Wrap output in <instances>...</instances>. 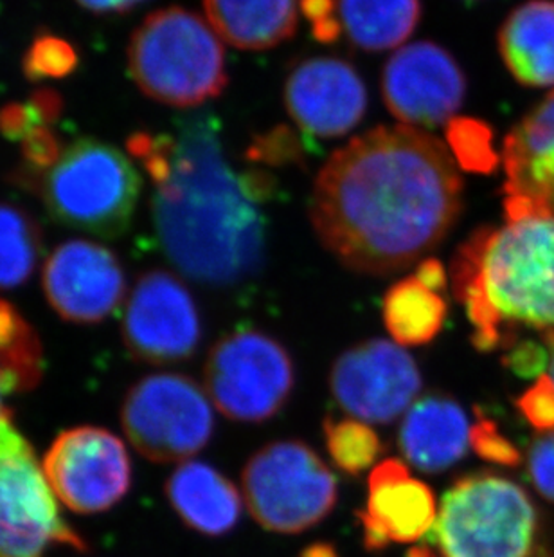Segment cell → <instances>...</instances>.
Returning a JSON list of instances; mask_svg holds the SVG:
<instances>
[{
	"instance_id": "6da1fadb",
	"label": "cell",
	"mask_w": 554,
	"mask_h": 557,
	"mask_svg": "<svg viewBox=\"0 0 554 557\" xmlns=\"http://www.w3.org/2000/svg\"><path fill=\"white\" fill-rule=\"evenodd\" d=\"M459 164L416 126H377L331 153L310 197L320 244L353 273L389 276L440 248L463 213Z\"/></svg>"
},
{
	"instance_id": "7a4b0ae2",
	"label": "cell",
	"mask_w": 554,
	"mask_h": 557,
	"mask_svg": "<svg viewBox=\"0 0 554 557\" xmlns=\"http://www.w3.org/2000/svg\"><path fill=\"white\" fill-rule=\"evenodd\" d=\"M126 147L155 186V232L186 278L225 289L262 271L265 206L276 197L277 181L262 169H236L215 114L182 117L173 134L136 132Z\"/></svg>"
},
{
	"instance_id": "3957f363",
	"label": "cell",
	"mask_w": 554,
	"mask_h": 557,
	"mask_svg": "<svg viewBox=\"0 0 554 557\" xmlns=\"http://www.w3.org/2000/svg\"><path fill=\"white\" fill-rule=\"evenodd\" d=\"M450 271L481 352L512 347L518 326L554 329V216L479 227Z\"/></svg>"
},
{
	"instance_id": "277c9868",
	"label": "cell",
	"mask_w": 554,
	"mask_h": 557,
	"mask_svg": "<svg viewBox=\"0 0 554 557\" xmlns=\"http://www.w3.org/2000/svg\"><path fill=\"white\" fill-rule=\"evenodd\" d=\"M128 71L142 95L177 109H194L229 85L224 44L210 22L186 8L148 15L128 44Z\"/></svg>"
},
{
	"instance_id": "5b68a950",
	"label": "cell",
	"mask_w": 554,
	"mask_h": 557,
	"mask_svg": "<svg viewBox=\"0 0 554 557\" xmlns=\"http://www.w3.org/2000/svg\"><path fill=\"white\" fill-rule=\"evenodd\" d=\"M539 512L528 493L495 473L455 480L424 547L407 557H531Z\"/></svg>"
},
{
	"instance_id": "8992f818",
	"label": "cell",
	"mask_w": 554,
	"mask_h": 557,
	"mask_svg": "<svg viewBox=\"0 0 554 557\" xmlns=\"http://www.w3.org/2000/svg\"><path fill=\"white\" fill-rule=\"evenodd\" d=\"M21 183L35 189L54 221L103 238L128 230L142 185L130 159L98 139L63 148L46 172L22 170Z\"/></svg>"
},
{
	"instance_id": "52a82bcc",
	"label": "cell",
	"mask_w": 554,
	"mask_h": 557,
	"mask_svg": "<svg viewBox=\"0 0 554 557\" xmlns=\"http://www.w3.org/2000/svg\"><path fill=\"white\" fill-rule=\"evenodd\" d=\"M247 509L277 534H301L330 516L339 482L325 460L301 441L270 442L241 473Z\"/></svg>"
},
{
	"instance_id": "ba28073f",
	"label": "cell",
	"mask_w": 554,
	"mask_h": 557,
	"mask_svg": "<svg viewBox=\"0 0 554 557\" xmlns=\"http://www.w3.org/2000/svg\"><path fill=\"white\" fill-rule=\"evenodd\" d=\"M204 383L211 403L227 419L260 424L276 417L292 397L295 367L279 339L243 326L211 347Z\"/></svg>"
},
{
	"instance_id": "9c48e42d",
	"label": "cell",
	"mask_w": 554,
	"mask_h": 557,
	"mask_svg": "<svg viewBox=\"0 0 554 557\" xmlns=\"http://www.w3.org/2000/svg\"><path fill=\"white\" fill-rule=\"evenodd\" d=\"M123 432L150 462H188L215 435L210 395L184 373L161 372L139 379L121 408Z\"/></svg>"
},
{
	"instance_id": "30bf717a",
	"label": "cell",
	"mask_w": 554,
	"mask_h": 557,
	"mask_svg": "<svg viewBox=\"0 0 554 557\" xmlns=\"http://www.w3.org/2000/svg\"><path fill=\"white\" fill-rule=\"evenodd\" d=\"M54 545L87 550L62 520L42 463L8 411L0 419V557H46Z\"/></svg>"
},
{
	"instance_id": "8fae6325",
	"label": "cell",
	"mask_w": 554,
	"mask_h": 557,
	"mask_svg": "<svg viewBox=\"0 0 554 557\" xmlns=\"http://www.w3.org/2000/svg\"><path fill=\"white\" fill-rule=\"evenodd\" d=\"M51 490L76 515H98L130 490L125 442L105 428L79 426L60 433L42 462Z\"/></svg>"
},
{
	"instance_id": "7c38bea8",
	"label": "cell",
	"mask_w": 554,
	"mask_h": 557,
	"mask_svg": "<svg viewBox=\"0 0 554 557\" xmlns=\"http://www.w3.org/2000/svg\"><path fill=\"white\" fill-rule=\"evenodd\" d=\"M123 342L131 358L152 367L193 358L202 343V318L182 280L167 271H148L126 300Z\"/></svg>"
},
{
	"instance_id": "4fadbf2b",
	"label": "cell",
	"mask_w": 554,
	"mask_h": 557,
	"mask_svg": "<svg viewBox=\"0 0 554 557\" xmlns=\"http://www.w3.org/2000/svg\"><path fill=\"white\" fill-rule=\"evenodd\" d=\"M421 372L411 354L388 339H367L335 359L330 389L356 421L391 424L421 392Z\"/></svg>"
},
{
	"instance_id": "5bb4252c",
	"label": "cell",
	"mask_w": 554,
	"mask_h": 557,
	"mask_svg": "<svg viewBox=\"0 0 554 557\" xmlns=\"http://www.w3.org/2000/svg\"><path fill=\"white\" fill-rule=\"evenodd\" d=\"M383 103L403 125H449L465 103V71L430 40L407 44L391 54L380 76Z\"/></svg>"
},
{
	"instance_id": "9a60e30c",
	"label": "cell",
	"mask_w": 554,
	"mask_h": 557,
	"mask_svg": "<svg viewBox=\"0 0 554 557\" xmlns=\"http://www.w3.org/2000/svg\"><path fill=\"white\" fill-rule=\"evenodd\" d=\"M288 116L306 136L335 139L353 131L369 106L358 69L339 57L299 60L282 85Z\"/></svg>"
},
{
	"instance_id": "2e32d148",
	"label": "cell",
	"mask_w": 554,
	"mask_h": 557,
	"mask_svg": "<svg viewBox=\"0 0 554 557\" xmlns=\"http://www.w3.org/2000/svg\"><path fill=\"white\" fill-rule=\"evenodd\" d=\"M43 295L62 320L95 325L123 304L126 276L111 249L87 240L58 246L42 273Z\"/></svg>"
},
{
	"instance_id": "e0dca14e",
	"label": "cell",
	"mask_w": 554,
	"mask_h": 557,
	"mask_svg": "<svg viewBox=\"0 0 554 557\" xmlns=\"http://www.w3.org/2000/svg\"><path fill=\"white\" fill-rule=\"evenodd\" d=\"M502 166L506 221L554 216V90L509 131Z\"/></svg>"
},
{
	"instance_id": "ac0fdd59",
	"label": "cell",
	"mask_w": 554,
	"mask_h": 557,
	"mask_svg": "<svg viewBox=\"0 0 554 557\" xmlns=\"http://www.w3.org/2000/svg\"><path fill=\"white\" fill-rule=\"evenodd\" d=\"M366 510L358 512L364 545L378 553L389 543H414L429 534L438 518V504L429 485L411 476L394 458L373 469L367 480Z\"/></svg>"
},
{
	"instance_id": "d6986e66",
	"label": "cell",
	"mask_w": 554,
	"mask_h": 557,
	"mask_svg": "<svg viewBox=\"0 0 554 557\" xmlns=\"http://www.w3.org/2000/svg\"><path fill=\"white\" fill-rule=\"evenodd\" d=\"M470 432V419L454 397L427 394L414 400L403 417L398 446L418 471L438 474L465 458Z\"/></svg>"
},
{
	"instance_id": "ffe728a7",
	"label": "cell",
	"mask_w": 554,
	"mask_h": 557,
	"mask_svg": "<svg viewBox=\"0 0 554 557\" xmlns=\"http://www.w3.org/2000/svg\"><path fill=\"white\" fill-rule=\"evenodd\" d=\"M164 491L178 518L199 534L225 536L240 521V491L210 463H178Z\"/></svg>"
},
{
	"instance_id": "44dd1931",
	"label": "cell",
	"mask_w": 554,
	"mask_h": 557,
	"mask_svg": "<svg viewBox=\"0 0 554 557\" xmlns=\"http://www.w3.org/2000/svg\"><path fill=\"white\" fill-rule=\"evenodd\" d=\"M498 48L518 84L554 87V0H528L509 11L499 27Z\"/></svg>"
},
{
	"instance_id": "7402d4cb",
	"label": "cell",
	"mask_w": 554,
	"mask_h": 557,
	"mask_svg": "<svg viewBox=\"0 0 554 557\" xmlns=\"http://www.w3.org/2000/svg\"><path fill=\"white\" fill-rule=\"evenodd\" d=\"M303 0H204L205 15L225 42L243 51L277 48L298 32Z\"/></svg>"
},
{
	"instance_id": "603a6c76",
	"label": "cell",
	"mask_w": 554,
	"mask_h": 557,
	"mask_svg": "<svg viewBox=\"0 0 554 557\" xmlns=\"http://www.w3.org/2000/svg\"><path fill=\"white\" fill-rule=\"evenodd\" d=\"M340 32L367 53L398 48L421 21V0H335Z\"/></svg>"
},
{
	"instance_id": "cb8c5ba5",
	"label": "cell",
	"mask_w": 554,
	"mask_h": 557,
	"mask_svg": "<svg viewBox=\"0 0 554 557\" xmlns=\"http://www.w3.org/2000/svg\"><path fill=\"white\" fill-rule=\"evenodd\" d=\"M446 301L416 276L392 285L382 301L383 325L402 347H419L432 342L446 320Z\"/></svg>"
},
{
	"instance_id": "d4e9b609",
	"label": "cell",
	"mask_w": 554,
	"mask_h": 557,
	"mask_svg": "<svg viewBox=\"0 0 554 557\" xmlns=\"http://www.w3.org/2000/svg\"><path fill=\"white\" fill-rule=\"evenodd\" d=\"M0 373L5 395L26 394L35 388L43 373L42 343L29 321L0 300Z\"/></svg>"
},
{
	"instance_id": "484cf974",
	"label": "cell",
	"mask_w": 554,
	"mask_h": 557,
	"mask_svg": "<svg viewBox=\"0 0 554 557\" xmlns=\"http://www.w3.org/2000/svg\"><path fill=\"white\" fill-rule=\"evenodd\" d=\"M42 251V232L27 211L0 205V289H15L32 278Z\"/></svg>"
},
{
	"instance_id": "4316f807",
	"label": "cell",
	"mask_w": 554,
	"mask_h": 557,
	"mask_svg": "<svg viewBox=\"0 0 554 557\" xmlns=\"http://www.w3.org/2000/svg\"><path fill=\"white\" fill-rule=\"evenodd\" d=\"M323 428L331 460L342 473L350 476L364 473L386 451L382 438L366 422L356 419L333 421L328 417Z\"/></svg>"
},
{
	"instance_id": "83f0119b",
	"label": "cell",
	"mask_w": 554,
	"mask_h": 557,
	"mask_svg": "<svg viewBox=\"0 0 554 557\" xmlns=\"http://www.w3.org/2000/svg\"><path fill=\"white\" fill-rule=\"evenodd\" d=\"M446 139L461 169L474 174H490L498 166L493 132L487 123L471 117H454L446 125Z\"/></svg>"
},
{
	"instance_id": "f1b7e54d",
	"label": "cell",
	"mask_w": 554,
	"mask_h": 557,
	"mask_svg": "<svg viewBox=\"0 0 554 557\" xmlns=\"http://www.w3.org/2000/svg\"><path fill=\"white\" fill-rule=\"evenodd\" d=\"M78 51L73 44L49 33L38 35L22 59V71L27 79L42 82L65 78L78 67Z\"/></svg>"
},
{
	"instance_id": "f546056e",
	"label": "cell",
	"mask_w": 554,
	"mask_h": 557,
	"mask_svg": "<svg viewBox=\"0 0 554 557\" xmlns=\"http://www.w3.org/2000/svg\"><path fill=\"white\" fill-rule=\"evenodd\" d=\"M247 156L256 163H298L299 159L303 158V147L299 145L298 136L288 126H277L251 143Z\"/></svg>"
},
{
	"instance_id": "4dcf8cb0",
	"label": "cell",
	"mask_w": 554,
	"mask_h": 557,
	"mask_svg": "<svg viewBox=\"0 0 554 557\" xmlns=\"http://www.w3.org/2000/svg\"><path fill=\"white\" fill-rule=\"evenodd\" d=\"M470 447L488 462L502 463V466H517L520 462V453L506 436L499 432L498 424L487 417H479L471 426Z\"/></svg>"
},
{
	"instance_id": "1f68e13d",
	"label": "cell",
	"mask_w": 554,
	"mask_h": 557,
	"mask_svg": "<svg viewBox=\"0 0 554 557\" xmlns=\"http://www.w3.org/2000/svg\"><path fill=\"white\" fill-rule=\"evenodd\" d=\"M524 419L540 433L554 430V383L550 375H540L531 388L526 389L517 403Z\"/></svg>"
},
{
	"instance_id": "d6a6232c",
	"label": "cell",
	"mask_w": 554,
	"mask_h": 557,
	"mask_svg": "<svg viewBox=\"0 0 554 557\" xmlns=\"http://www.w3.org/2000/svg\"><path fill=\"white\" fill-rule=\"evenodd\" d=\"M526 469L540 495L554 502V430L540 433L528 449Z\"/></svg>"
},
{
	"instance_id": "836d02e7",
	"label": "cell",
	"mask_w": 554,
	"mask_h": 557,
	"mask_svg": "<svg viewBox=\"0 0 554 557\" xmlns=\"http://www.w3.org/2000/svg\"><path fill=\"white\" fill-rule=\"evenodd\" d=\"M63 147L56 134L49 126L33 128L22 139V158L26 161V172L40 174L51 169L62 156Z\"/></svg>"
},
{
	"instance_id": "e575fe53",
	"label": "cell",
	"mask_w": 554,
	"mask_h": 557,
	"mask_svg": "<svg viewBox=\"0 0 554 557\" xmlns=\"http://www.w3.org/2000/svg\"><path fill=\"white\" fill-rule=\"evenodd\" d=\"M504 359L507 369L520 377H540L547 369V348L544 342L513 343Z\"/></svg>"
},
{
	"instance_id": "d590c367",
	"label": "cell",
	"mask_w": 554,
	"mask_h": 557,
	"mask_svg": "<svg viewBox=\"0 0 554 557\" xmlns=\"http://www.w3.org/2000/svg\"><path fill=\"white\" fill-rule=\"evenodd\" d=\"M301 11L309 18L314 35L320 42H335L340 37L342 32L335 0H303Z\"/></svg>"
},
{
	"instance_id": "8d00e7d4",
	"label": "cell",
	"mask_w": 554,
	"mask_h": 557,
	"mask_svg": "<svg viewBox=\"0 0 554 557\" xmlns=\"http://www.w3.org/2000/svg\"><path fill=\"white\" fill-rule=\"evenodd\" d=\"M42 125L29 103H10L0 111V132L11 141H22L33 128Z\"/></svg>"
},
{
	"instance_id": "74e56055",
	"label": "cell",
	"mask_w": 554,
	"mask_h": 557,
	"mask_svg": "<svg viewBox=\"0 0 554 557\" xmlns=\"http://www.w3.org/2000/svg\"><path fill=\"white\" fill-rule=\"evenodd\" d=\"M32 106L33 111L37 114L38 120L43 125H51L56 122L58 116L62 114L63 101L62 96L51 89H40L32 96V100L27 101Z\"/></svg>"
},
{
	"instance_id": "f35d334b",
	"label": "cell",
	"mask_w": 554,
	"mask_h": 557,
	"mask_svg": "<svg viewBox=\"0 0 554 557\" xmlns=\"http://www.w3.org/2000/svg\"><path fill=\"white\" fill-rule=\"evenodd\" d=\"M414 276L427 285L429 289L436 290V293H443L449 287V276H446V269L443 263L436 258H425L418 263L416 273Z\"/></svg>"
},
{
	"instance_id": "ab89813d",
	"label": "cell",
	"mask_w": 554,
	"mask_h": 557,
	"mask_svg": "<svg viewBox=\"0 0 554 557\" xmlns=\"http://www.w3.org/2000/svg\"><path fill=\"white\" fill-rule=\"evenodd\" d=\"M81 8L87 11H92L96 15H123L128 13L125 0H76Z\"/></svg>"
},
{
	"instance_id": "60d3db41",
	"label": "cell",
	"mask_w": 554,
	"mask_h": 557,
	"mask_svg": "<svg viewBox=\"0 0 554 557\" xmlns=\"http://www.w3.org/2000/svg\"><path fill=\"white\" fill-rule=\"evenodd\" d=\"M301 557H339V554L330 543H312L310 547L304 548Z\"/></svg>"
},
{
	"instance_id": "b9f144b4",
	"label": "cell",
	"mask_w": 554,
	"mask_h": 557,
	"mask_svg": "<svg viewBox=\"0 0 554 557\" xmlns=\"http://www.w3.org/2000/svg\"><path fill=\"white\" fill-rule=\"evenodd\" d=\"M544 345L547 348V375L554 383V332H545Z\"/></svg>"
},
{
	"instance_id": "7bdbcfd3",
	"label": "cell",
	"mask_w": 554,
	"mask_h": 557,
	"mask_svg": "<svg viewBox=\"0 0 554 557\" xmlns=\"http://www.w3.org/2000/svg\"><path fill=\"white\" fill-rule=\"evenodd\" d=\"M2 397H5V392H4V384H2V375H0V419H2V417L5 416V413H8V408H5L4 405H2Z\"/></svg>"
},
{
	"instance_id": "ee69618b",
	"label": "cell",
	"mask_w": 554,
	"mask_h": 557,
	"mask_svg": "<svg viewBox=\"0 0 554 557\" xmlns=\"http://www.w3.org/2000/svg\"><path fill=\"white\" fill-rule=\"evenodd\" d=\"M142 2H147V0H125L126 8L128 11L134 10L136 5L142 4Z\"/></svg>"
},
{
	"instance_id": "f6af8a7d",
	"label": "cell",
	"mask_w": 554,
	"mask_h": 557,
	"mask_svg": "<svg viewBox=\"0 0 554 557\" xmlns=\"http://www.w3.org/2000/svg\"><path fill=\"white\" fill-rule=\"evenodd\" d=\"M466 2H481V0H466Z\"/></svg>"
}]
</instances>
